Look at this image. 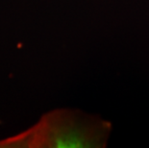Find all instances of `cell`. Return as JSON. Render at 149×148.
Masks as SVG:
<instances>
[{"instance_id":"1","label":"cell","mask_w":149,"mask_h":148,"mask_svg":"<svg viewBox=\"0 0 149 148\" xmlns=\"http://www.w3.org/2000/svg\"><path fill=\"white\" fill-rule=\"evenodd\" d=\"M112 124L79 110L57 109L43 115L33 127L3 146L33 148H104Z\"/></svg>"}]
</instances>
